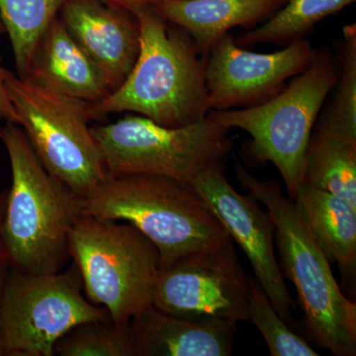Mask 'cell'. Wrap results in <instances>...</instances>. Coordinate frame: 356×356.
Returning <instances> with one entry per match:
<instances>
[{"label":"cell","mask_w":356,"mask_h":356,"mask_svg":"<svg viewBox=\"0 0 356 356\" xmlns=\"http://www.w3.org/2000/svg\"><path fill=\"white\" fill-rule=\"evenodd\" d=\"M0 138L13 172L2 222L7 264L23 273H58L69 255L70 229L83 215V198L44 168L19 126L4 124Z\"/></svg>","instance_id":"cell-2"},{"label":"cell","mask_w":356,"mask_h":356,"mask_svg":"<svg viewBox=\"0 0 356 356\" xmlns=\"http://www.w3.org/2000/svg\"><path fill=\"white\" fill-rule=\"evenodd\" d=\"M26 79L89 104L100 102L112 91L58 16L42 37Z\"/></svg>","instance_id":"cell-15"},{"label":"cell","mask_w":356,"mask_h":356,"mask_svg":"<svg viewBox=\"0 0 356 356\" xmlns=\"http://www.w3.org/2000/svg\"><path fill=\"white\" fill-rule=\"evenodd\" d=\"M216 166L197 175L191 184L204 198L234 242L247 255L257 282L281 318L292 323L296 302L285 284L274 250V225L252 195H242Z\"/></svg>","instance_id":"cell-12"},{"label":"cell","mask_w":356,"mask_h":356,"mask_svg":"<svg viewBox=\"0 0 356 356\" xmlns=\"http://www.w3.org/2000/svg\"><path fill=\"white\" fill-rule=\"evenodd\" d=\"M302 184L331 192L356 207V142L318 124L307 147Z\"/></svg>","instance_id":"cell-18"},{"label":"cell","mask_w":356,"mask_h":356,"mask_svg":"<svg viewBox=\"0 0 356 356\" xmlns=\"http://www.w3.org/2000/svg\"><path fill=\"white\" fill-rule=\"evenodd\" d=\"M108 177L149 175L188 182L205 170L226 166L232 151L228 129L205 117L170 128L140 115L91 127Z\"/></svg>","instance_id":"cell-7"},{"label":"cell","mask_w":356,"mask_h":356,"mask_svg":"<svg viewBox=\"0 0 356 356\" xmlns=\"http://www.w3.org/2000/svg\"><path fill=\"white\" fill-rule=\"evenodd\" d=\"M250 280L231 241L159 269L153 306L189 320L248 322Z\"/></svg>","instance_id":"cell-10"},{"label":"cell","mask_w":356,"mask_h":356,"mask_svg":"<svg viewBox=\"0 0 356 356\" xmlns=\"http://www.w3.org/2000/svg\"><path fill=\"white\" fill-rule=\"evenodd\" d=\"M315 51L303 39L273 53H254L240 47L229 33L224 35L206 56L208 110L248 108L267 102L309 67Z\"/></svg>","instance_id":"cell-11"},{"label":"cell","mask_w":356,"mask_h":356,"mask_svg":"<svg viewBox=\"0 0 356 356\" xmlns=\"http://www.w3.org/2000/svg\"><path fill=\"white\" fill-rule=\"evenodd\" d=\"M104 3L114 7V8L120 9V10L127 11L133 14L135 11L139 10L145 7H153L161 2L168 1V0H102Z\"/></svg>","instance_id":"cell-25"},{"label":"cell","mask_w":356,"mask_h":356,"mask_svg":"<svg viewBox=\"0 0 356 356\" xmlns=\"http://www.w3.org/2000/svg\"><path fill=\"white\" fill-rule=\"evenodd\" d=\"M6 72L7 70L0 64V132L4 126L2 125L3 122L17 125V117L6 88Z\"/></svg>","instance_id":"cell-24"},{"label":"cell","mask_w":356,"mask_h":356,"mask_svg":"<svg viewBox=\"0 0 356 356\" xmlns=\"http://www.w3.org/2000/svg\"><path fill=\"white\" fill-rule=\"evenodd\" d=\"M6 355V343H4L3 334H2L1 329H0V356Z\"/></svg>","instance_id":"cell-28"},{"label":"cell","mask_w":356,"mask_h":356,"mask_svg":"<svg viewBox=\"0 0 356 356\" xmlns=\"http://www.w3.org/2000/svg\"><path fill=\"white\" fill-rule=\"evenodd\" d=\"M9 266L6 261L0 259V295L3 289L4 282H6L7 273H8Z\"/></svg>","instance_id":"cell-27"},{"label":"cell","mask_w":356,"mask_h":356,"mask_svg":"<svg viewBox=\"0 0 356 356\" xmlns=\"http://www.w3.org/2000/svg\"><path fill=\"white\" fill-rule=\"evenodd\" d=\"M7 192L0 194V259H6L3 242H2V222H3L4 210H6Z\"/></svg>","instance_id":"cell-26"},{"label":"cell","mask_w":356,"mask_h":356,"mask_svg":"<svg viewBox=\"0 0 356 356\" xmlns=\"http://www.w3.org/2000/svg\"><path fill=\"white\" fill-rule=\"evenodd\" d=\"M83 214L125 221L158 248L161 269L233 238L188 182L149 175L108 177L83 197Z\"/></svg>","instance_id":"cell-3"},{"label":"cell","mask_w":356,"mask_h":356,"mask_svg":"<svg viewBox=\"0 0 356 356\" xmlns=\"http://www.w3.org/2000/svg\"><path fill=\"white\" fill-rule=\"evenodd\" d=\"M140 29V51L133 69L100 102L89 104L90 118L130 112L165 127L202 120L209 113L206 56L191 35L152 7L133 13Z\"/></svg>","instance_id":"cell-1"},{"label":"cell","mask_w":356,"mask_h":356,"mask_svg":"<svg viewBox=\"0 0 356 356\" xmlns=\"http://www.w3.org/2000/svg\"><path fill=\"white\" fill-rule=\"evenodd\" d=\"M4 31L3 24H2L1 20H0V32Z\"/></svg>","instance_id":"cell-29"},{"label":"cell","mask_w":356,"mask_h":356,"mask_svg":"<svg viewBox=\"0 0 356 356\" xmlns=\"http://www.w3.org/2000/svg\"><path fill=\"white\" fill-rule=\"evenodd\" d=\"M238 184L273 220L283 275L291 280L304 313V325L318 346L337 356L356 355V305L344 296L331 264L276 180L257 179L240 163Z\"/></svg>","instance_id":"cell-4"},{"label":"cell","mask_w":356,"mask_h":356,"mask_svg":"<svg viewBox=\"0 0 356 356\" xmlns=\"http://www.w3.org/2000/svg\"><path fill=\"white\" fill-rule=\"evenodd\" d=\"M337 60L339 76L329 112L320 121L327 130L356 142V26H344Z\"/></svg>","instance_id":"cell-21"},{"label":"cell","mask_w":356,"mask_h":356,"mask_svg":"<svg viewBox=\"0 0 356 356\" xmlns=\"http://www.w3.org/2000/svg\"><path fill=\"white\" fill-rule=\"evenodd\" d=\"M9 97L44 168L81 197L108 177L89 127L88 103L60 95L7 70Z\"/></svg>","instance_id":"cell-8"},{"label":"cell","mask_w":356,"mask_h":356,"mask_svg":"<svg viewBox=\"0 0 356 356\" xmlns=\"http://www.w3.org/2000/svg\"><path fill=\"white\" fill-rule=\"evenodd\" d=\"M337 76V58L327 49H318L309 67L267 102L207 115L222 127L241 129L252 137V156L275 165L292 200L302 184L314 126Z\"/></svg>","instance_id":"cell-5"},{"label":"cell","mask_w":356,"mask_h":356,"mask_svg":"<svg viewBox=\"0 0 356 356\" xmlns=\"http://www.w3.org/2000/svg\"><path fill=\"white\" fill-rule=\"evenodd\" d=\"M248 322L261 332L273 356H320L303 337L295 334L280 317L257 280H250Z\"/></svg>","instance_id":"cell-23"},{"label":"cell","mask_w":356,"mask_h":356,"mask_svg":"<svg viewBox=\"0 0 356 356\" xmlns=\"http://www.w3.org/2000/svg\"><path fill=\"white\" fill-rule=\"evenodd\" d=\"M136 356H229L236 323L177 317L152 305L129 323Z\"/></svg>","instance_id":"cell-14"},{"label":"cell","mask_w":356,"mask_h":356,"mask_svg":"<svg viewBox=\"0 0 356 356\" xmlns=\"http://www.w3.org/2000/svg\"><path fill=\"white\" fill-rule=\"evenodd\" d=\"M309 231L330 261L355 274L356 207L331 192L301 184L292 199Z\"/></svg>","instance_id":"cell-17"},{"label":"cell","mask_w":356,"mask_h":356,"mask_svg":"<svg viewBox=\"0 0 356 356\" xmlns=\"http://www.w3.org/2000/svg\"><path fill=\"white\" fill-rule=\"evenodd\" d=\"M356 0H286L277 13L264 24L245 32L236 43L288 44L305 39L318 22L339 13Z\"/></svg>","instance_id":"cell-19"},{"label":"cell","mask_w":356,"mask_h":356,"mask_svg":"<svg viewBox=\"0 0 356 356\" xmlns=\"http://www.w3.org/2000/svg\"><path fill=\"white\" fill-rule=\"evenodd\" d=\"M285 3L286 0H168L152 8L188 33L199 51L207 56L229 30L268 19Z\"/></svg>","instance_id":"cell-16"},{"label":"cell","mask_w":356,"mask_h":356,"mask_svg":"<svg viewBox=\"0 0 356 356\" xmlns=\"http://www.w3.org/2000/svg\"><path fill=\"white\" fill-rule=\"evenodd\" d=\"M67 252L86 298L104 307L115 324H128L153 305L158 248L132 225L81 215L70 229Z\"/></svg>","instance_id":"cell-6"},{"label":"cell","mask_w":356,"mask_h":356,"mask_svg":"<svg viewBox=\"0 0 356 356\" xmlns=\"http://www.w3.org/2000/svg\"><path fill=\"white\" fill-rule=\"evenodd\" d=\"M67 0H0V20L8 32L18 76L26 77L35 51Z\"/></svg>","instance_id":"cell-20"},{"label":"cell","mask_w":356,"mask_h":356,"mask_svg":"<svg viewBox=\"0 0 356 356\" xmlns=\"http://www.w3.org/2000/svg\"><path fill=\"white\" fill-rule=\"evenodd\" d=\"M55 355L136 356L130 325L111 320L77 325L56 343Z\"/></svg>","instance_id":"cell-22"},{"label":"cell","mask_w":356,"mask_h":356,"mask_svg":"<svg viewBox=\"0 0 356 356\" xmlns=\"http://www.w3.org/2000/svg\"><path fill=\"white\" fill-rule=\"evenodd\" d=\"M76 264L54 273L9 266L0 295V329L7 356H53L65 332L83 323L111 320L83 293Z\"/></svg>","instance_id":"cell-9"},{"label":"cell","mask_w":356,"mask_h":356,"mask_svg":"<svg viewBox=\"0 0 356 356\" xmlns=\"http://www.w3.org/2000/svg\"><path fill=\"white\" fill-rule=\"evenodd\" d=\"M58 14L112 90L120 86L139 55L140 29L135 16L102 0H67Z\"/></svg>","instance_id":"cell-13"}]
</instances>
